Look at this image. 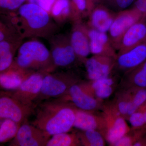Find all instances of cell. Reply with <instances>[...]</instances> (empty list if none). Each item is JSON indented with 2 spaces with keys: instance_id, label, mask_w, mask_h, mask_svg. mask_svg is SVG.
Instances as JSON below:
<instances>
[{
  "instance_id": "cell-1",
  "label": "cell",
  "mask_w": 146,
  "mask_h": 146,
  "mask_svg": "<svg viewBox=\"0 0 146 146\" xmlns=\"http://www.w3.org/2000/svg\"><path fill=\"white\" fill-rule=\"evenodd\" d=\"M77 108L61 100L40 105L31 124L50 136L68 132L74 127Z\"/></svg>"
},
{
  "instance_id": "cell-2",
  "label": "cell",
  "mask_w": 146,
  "mask_h": 146,
  "mask_svg": "<svg viewBox=\"0 0 146 146\" xmlns=\"http://www.w3.org/2000/svg\"><path fill=\"white\" fill-rule=\"evenodd\" d=\"M16 20L21 23L26 35H42L50 30L52 21L50 13L39 5L28 3L18 9Z\"/></svg>"
},
{
  "instance_id": "cell-3",
  "label": "cell",
  "mask_w": 146,
  "mask_h": 146,
  "mask_svg": "<svg viewBox=\"0 0 146 146\" xmlns=\"http://www.w3.org/2000/svg\"><path fill=\"white\" fill-rule=\"evenodd\" d=\"M52 59L46 47L36 40L28 41L21 45L14 66L21 69L44 68Z\"/></svg>"
},
{
  "instance_id": "cell-4",
  "label": "cell",
  "mask_w": 146,
  "mask_h": 146,
  "mask_svg": "<svg viewBox=\"0 0 146 146\" xmlns=\"http://www.w3.org/2000/svg\"><path fill=\"white\" fill-rule=\"evenodd\" d=\"M102 114L105 121V129L103 136L106 142L112 146L119 139L130 131L126 119L120 115L110 103L104 104Z\"/></svg>"
},
{
  "instance_id": "cell-5",
  "label": "cell",
  "mask_w": 146,
  "mask_h": 146,
  "mask_svg": "<svg viewBox=\"0 0 146 146\" xmlns=\"http://www.w3.org/2000/svg\"><path fill=\"white\" fill-rule=\"evenodd\" d=\"M142 19L143 18L141 13L132 7L117 12L108 32L110 40L116 50L128 30Z\"/></svg>"
},
{
  "instance_id": "cell-6",
  "label": "cell",
  "mask_w": 146,
  "mask_h": 146,
  "mask_svg": "<svg viewBox=\"0 0 146 146\" xmlns=\"http://www.w3.org/2000/svg\"><path fill=\"white\" fill-rule=\"evenodd\" d=\"M33 106L22 103L13 98L9 93L1 92L0 119H10L22 125L33 112Z\"/></svg>"
},
{
  "instance_id": "cell-7",
  "label": "cell",
  "mask_w": 146,
  "mask_h": 146,
  "mask_svg": "<svg viewBox=\"0 0 146 146\" xmlns=\"http://www.w3.org/2000/svg\"><path fill=\"white\" fill-rule=\"evenodd\" d=\"M60 100L70 102L78 109L86 111H96L102 109L104 104L89 93L83 83L73 84Z\"/></svg>"
},
{
  "instance_id": "cell-8",
  "label": "cell",
  "mask_w": 146,
  "mask_h": 146,
  "mask_svg": "<svg viewBox=\"0 0 146 146\" xmlns=\"http://www.w3.org/2000/svg\"><path fill=\"white\" fill-rule=\"evenodd\" d=\"M78 82L76 78L71 75L48 74L44 76L39 95L47 98L63 96L72 85Z\"/></svg>"
},
{
  "instance_id": "cell-9",
  "label": "cell",
  "mask_w": 146,
  "mask_h": 146,
  "mask_svg": "<svg viewBox=\"0 0 146 146\" xmlns=\"http://www.w3.org/2000/svg\"><path fill=\"white\" fill-rule=\"evenodd\" d=\"M51 136L32 124L25 123L21 125L9 146H46Z\"/></svg>"
},
{
  "instance_id": "cell-10",
  "label": "cell",
  "mask_w": 146,
  "mask_h": 146,
  "mask_svg": "<svg viewBox=\"0 0 146 146\" xmlns=\"http://www.w3.org/2000/svg\"><path fill=\"white\" fill-rule=\"evenodd\" d=\"M146 60V42L125 52L117 53L115 70L123 75L132 70Z\"/></svg>"
},
{
  "instance_id": "cell-11",
  "label": "cell",
  "mask_w": 146,
  "mask_h": 146,
  "mask_svg": "<svg viewBox=\"0 0 146 146\" xmlns=\"http://www.w3.org/2000/svg\"><path fill=\"white\" fill-rule=\"evenodd\" d=\"M44 77L41 73H33L18 89L9 94L22 103L33 105L40 94Z\"/></svg>"
},
{
  "instance_id": "cell-12",
  "label": "cell",
  "mask_w": 146,
  "mask_h": 146,
  "mask_svg": "<svg viewBox=\"0 0 146 146\" xmlns=\"http://www.w3.org/2000/svg\"><path fill=\"white\" fill-rule=\"evenodd\" d=\"M115 59L113 57L93 55L84 62L87 77L90 81L107 77L114 72Z\"/></svg>"
},
{
  "instance_id": "cell-13",
  "label": "cell",
  "mask_w": 146,
  "mask_h": 146,
  "mask_svg": "<svg viewBox=\"0 0 146 146\" xmlns=\"http://www.w3.org/2000/svg\"><path fill=\"white\" fill-rule=\"evenodd\" d=\"M54 40L51 54L55 65L67 67L72 64L77 57L71 45L70 37L59 36Z\"/></svg>"
},
{
  "instance_id": "cell-14",
  "label": "cell",
  "mask_w": 146,
  "mask_h": 146,
  "mask_svg": "<svg viewBox=\"0 0 146 146\" xmlns=\"http://www.w3.org/2000/svg\"><path fill=\"white\" fill-rule=\"evenodd\" d=\"M70 39L77 58L84 63L91 54L87 27L81 21L74 22Z\"/></svg>"
},
{
  "instance_id": "cell-15",
  "label": "cell",
  "mask_w": 146,
  "mask_h": 146,
  "mask_svg": "<svg viewBox=\"0 0 146 146\" xmlns=\"http://www.w3.org/2000/svg\"><path fill=\"white\" fill-rule=\"evenodd\" d=\"M86 27L91 54L93 55L104 56L116 59L117 52L110 42L107 33L90 28L87 25Z\"/></svg>"
},
{
  "instance_id": "cell-16",
  "label": "cell",
  "mask_w": 146,
  "mask_h": 146,
  "mask_svg": "<svg viewBox=\"0 0 146 146\" xmlns=\"http://www.w3.org/2000/svg\"><path fill=\"white\" fill-rule=\"evenodd\" d=\"M117 13L103 4L98 5L89 13L87 26L98 31L107 33L109 31Z\"/></svg>"
},
{
  "instance_id": "cell-17",
  "label": "cell",
  "mask_w": 146,
  "mask_h": 146,
  "mask_svg": "<svg viewBox=\"0 0 146 146\" xmlns=\"http://www.w3.org/2000/svg\"><path fill=\"white\" fill-rule=\"evenodd\" d=\"M95 112L77 108L74 127L82 131L98 130L103 135L105 129L104 117L102 113L98 114Z\"/></svg>"
},
{
  "instance_id": "cell-18",
  "label": "cell",
  "mask_w": 146,
  "mask_h": 146,
  "mask_svg": "<svg viewBox=\"0 0 146 146\" xmlns=\"http://www.w3.org/2000/svg\"><path fill=\"white\" fill-rule=\"evenodd\" d=\"M146 42V20L142 19L133 25L124 35L117 51L125 52L139 44Z\"/></svg>"
},
{
  "instance_id": "cell-19",
  "label": "cell",
  "mask_w": 146,
  "mask_h": 146,
  "mask_svg": "<svg viewBox=\"0 0 146 146\" xmlns=\"http://www.w3.org/2000/svg\"><path fill=\"white\" fill-rule=\"evenodd\" d=\"M87 91L97 99L103 101L110 98L117 86V76L113 75L88 83H83Z\"/></svg>"
},
{
  "instance_id": "cell-20",
  "label": "cell",
  "mask_w": 146,
  "mask_h": 146,
  "mask_svg": "<svg viewBox=\"0 0 146 146\" xmlns=\"http://www.w3.org/2000/svg\"><path fill=\"white\" fill-rule=\"evenodd\" d=\"M33 73L27 70L11 65L7 70L1 73V87L6 90H16Z\"/></svg>"
},
{
  "instance_id": "cell-21",
  "label": "cell",
  "mask_w": 146,
  "mask_h": 146,
  "mask_svg": "<svg viewBox=\"0 0 146 146\" xmlns=\"http://www.w3.org/2000/svg\"><path fill=\"white\" fill-rule=\"evenodd\" d=\"M120 89H146V60L132 70L123 75Z\"/></svg>"
},
{
  "instance_id": "cell-22",
  "label": "cell",
  "mask_w": 146,
  "mask_h": 146,
  "mask_svg": "<svg viewBox=\"0 0 146 146\" xmlns=\"http://www.w3.org/2000/svg\"><path fill=\"white\" fill-rule=\"evenodd\" d=\"M50 13L55 19L59 21L71 18L75 21L70 0H56Z\"/></svg>"
},
{
  "instance_id": "cell-23",
  "label": "cell",
  "mask_w": 146,
  "mask_h": 146,
  "mask_svg": "<svg viewBox=\"0 0 146 146\" xmlns=\"http://www.w3.org/2000/svg\"><path fill=\"white\" fill-rule=\"evenodd\" d=\"M131 94L130 90L120 89L115 95L114 100L110 103L113 107L126 120Z\"/></svg>"
},
{
  "instance_id": "cell-24",
  "label": "cell",
  "mask_w": 146,
  "mask_h": 146,
  "mask_svg": "<svg viewBox=\"0 0 146 146\" xmlns=\"http://www.w3.org/2000/svg\"><path fill=\"white\" fill-rule=\"evenodd\" d=\"M81 142L77 133L65 132L53 135L46 146H80Z\"/></svg>"
},
{
  "instance_id": "cell-25",
  "label": "cell",
  "mask_w": 146,
  "mask_h": 146,
  "mask_svg": "<svg viewBox=\"0 0 146 146\" xmlns=\"http://www.w3.org/2000/svg\"><path fill=\"white\" fill-rule=\"evenodd\" d=\"M82 145L104 146L106 139L100 131L94 129L82 131L77 132Z\"/></svg>"
},
{
  "instance_id": "cell-26",
  "label": "cell",
  "mask_w": 146,
  "mask_h": 146,
  "mask_svg": "<svg viewBox=\"0 0 146 146\" xmlns=\"http://www.w3.org/2000/svg\"><path fill=\"white\" fill-rule=\"evenodd\" d=\"M1 120L0 143H3L15 138L21 125L9 119Z\"/></svg>"
},
{
  "instance_id": "cell-27",
  "label": "cell",
  "mask_w": 146,
  "mask_h": 146,
  "mask_svg": "<svg viewBox=\"0 0 146 146\" xmlns=\"http://www.w3.org/2000/svg\"><path fill=\"white\" fill-rule=\"evenodd\" d=\"M146 133V125L141 128L132 129L117 141L112 146H133L141 136Z\"/></svg>"
},
{
  "instance_id": "cell-28",
  "label": "cell",
  "mask_w": 146,
  "mask_h": 146,
  "mask_svg": "<svg viewBox=\"0 0 146 146\" xmlns=\"http://www.w3.org/2000/svg\"><path fill=\"white\" fill-rule=\"evenodd\" d=\"M131 94L127 118L146 102V89L130 90Z\"/></svg>"
},
{
  "instance_id": "cell-29",
  "label": "cell",
  "mask_w": 146,
  "mask_h": 146,
  "mask_svg": "<svg viewBox=\"0 0 146 146\" xmlns=\"http://www.w3.org/2000/svg\"><path fill=\"white\" fill-rule=\"evenodd\" d=\"M146 112V102L128 118L127 121L132 129L141 128L146 125L145 115Z\"/></svg>"
},
{
  "instance_id": "cell-30",
  "label": "cell",
  "mask_w": 146,
  "mask_h": 146,
  "mask_svg": "<svg viewBox=\"0 0 146 146\" xmlns=\"http://www.w3.org/2000/svg\"><path fill=\"white\" fill-rule=\"evenodd\" d=\"M74 15L75 21H81L83 16H89L87 0H70Z\"/></svg>"
},
{
  "instance_id": "cell-31",
  "label": "cell",
  "mask_w": 146,
  "mask_h": 146,
  "mask_svg": "<svg viewBox=\"0 0 146 146\" xmlns=\"http://www.w3.org/2000/svg\"><path fill=\"white\" fill-rule=\"evenodd\" d=\"M136 0H103L102 3L110 9L119 12L132 6Z\"/></svg>"
},
{
  "instance_id": "cell-32",
  "label": "cell",
  "mask_w": 146,
  "mask_h": 146,
  "mask_svg": "<svg viewBox=\"0 0 146 146\" xmlns=\"http://www.w3.org/2000/svg\"><path fill=\"white\" fill-rule=\"evenodd\" d=\"M27 0H0L1 8L9 11L16 10Z\"/></svg>"
},
{
  "instance_id": "cell-33",
  "label": "cell",
  "mask_w": 146,
  "mask_h": 146,
  "mask_svg": "<svg viewBox=\"0 0 146 146\" xmlns=\"http://www.w3.org/2000/svg\"><path fill=\"white\" fill-rule=\"evenodd\" d=\"M131 7L138 11L146 20V0H136Z\"/></svg>"
},
{
  "instance_id": "cell-34",
  "label": "cell",
  "mask_w": 146,
  "mask_h": 146,
  "mask_svg": "<svg viewBox=\"0 0 146 146\" xmlns=\"http://www.w3.org/2000/svg\"><path fill=\"white\" fill-rule=\"evenodd\" d=\"M56 0H37L36 5L50 13L54 4Z\"/></svg>"
},
{
  "instance_id": "cell-35",
  "label": "cell",
  "mask_w": 146,
  "mask_h": 146,
  "mask_svg": "<svg viewBox=\"0 0 146 146\" xmlns=\"http://www.w3.org/2000/svg\"><path fill=\"white\" fill-rule=\"evenodd\" d=\"M102 1L103 0H87L89 14L96 6L102 3Z\"/></svg>"
},
{
  "instance_id": "cell-36",
  "label": "cell",
  "mask_w": 146,
  "mask_h": 146,
  "mask_svg": "<svg viewBox=\"0 0 146 146\" xmlns=\"http://www.w3.org/2000/svg\"><path fill=\"white\" fill-rule=\"evenodd\" d=\"M133 146H146V133L136 141Z\"/></svg>"
},
{
  "instance_id": "cell-37",
  "label": "cell",
  "mask_w": 146,
  "mask_h": 146,
  "mask_svg": "<svg viewBox=\"0 0 146 146\" xmlns=\"http://www.w3.org/2000/svg\"><path fill=\"white\" fill-rule=\"evenodd\" d=\"M145 123H146V112H145Z\"/></svg>"
}]
</instances>
